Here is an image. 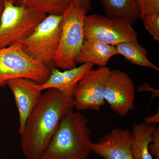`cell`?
Returning a JSON list of instances; mask_svg holds the SVG:
<instances>
[{"label": "cell", "mask_w": 159, "mask_h": 159, "mask_svg": "<svg viewBox=\"0 0 159 159\" xmlns=\"http://www.w3.org/2000/svg\"><path fill=\"white\" fill-rule=\"evenodd\" d=\"M74 108L73 100L56 89H48L42 94L21 135V148L26 159H42L61 119Z\"/></svg>", "instance_id": "obj_1"}, {"label": "cell", "mask_w": 159, "mask_h": 159, "mask_svg": "<svg viewBox=\"0 0 159 159\" xmlns=\"http://www.w3.org/2000/svg\"><path fill=\"white\" fill-rule=\"evenodd\" d=\"M68 110L60 121L42 159H88L93 142L89 119Z\"/></svg>", "instance_id": "obj_2"}, {"label": "cell", "mask_w": 159, "mask_h": 159, "mask_svg": "<svg viewBox=\"0 0 159 159\" xmlns=\"http://www.w3.org/2000/svg\"><path fill=\"white\" fill-rule=\"evenodd\" d=\"M87 13L73 1L62 15L60 38L54 57L55 67L65 70L76 66V59L84 39V22Z\"/></svg>", "instance_id": "obj_3"}, {"label": "cell", "mask_w": 159, "mask_h": 159, "mask_svg": "<svg viewBox=\"0 0 159 159\" xmlns=\"http://www.w3.org/2000/svg\"><path fill=\"white\" fill-rule=\"evenodd\" d=\"M51 70L25 52L20 43L0 48V88L10 80L25 78L39 84L45 82Z\"/></svg>", "instance_id": "obj_4"}, {"label": "cell", "mask_w": 159, "mask_h": 159, "mask_svg": "<svg viewBox=\"0 0 159 159\" xmlns=\"http://www.w3.org/2000/svg\"><path fill=\"white\" fill-rule=\"evenodd\" d=\"M47 16L25 6L5 2L0 18V48L21 43Z\"/></svg>", "instance_id": "obj_5"}, {"label": "cell", "mask_w": 159, "mask_h": 159, "mask_svg": "<svg viewBox=\"0 0 159 159\" xmlns=\"http://www.w3.org/2000/svg\"><path fill=\"white\" fill-rule=\"evenodd\" d=\"M62 15H48L20 43L24 51L49 69L55 67L54 57L59 44Z\"/></svg>", "instance_id": "obj_6"}, {"label": "cell", "mask_w": 159, "mask_h": 159, "mask_svg": "<svg viewBox=\"0 0 159 159\" xmlns=\"http://www.w3.org/2000/svg\"><path fill=\"white\" fill-rule=\"evenodd\" d=\"M84 39H93L116 46L137 40L138 34L130 23L97 14L86 15L84 22Z\"/></svg>", "instance_id": "obj_7"}, {"label": "cell", "mask_w": 159, "mask_h": 159, "mask_svg": "<svg viewBox=\"0 0 159 159\" xmlns=\"http://www.w3.org/2000/svg\"><path fill=\"white\" fill-rule=\"evenodd\" d=\"M110 70L107 66L92 69L78 83L73 98L74 107L77 111H99L104 105V87Z\"/></svg>", "instance_id": "obj_8"}, {"label": "cell", "mask_w": 159, "mask_h": 159, "mask_svg": "<svg viewBox=\"0 0 159 159\" xmlns=\"http://www.w3.org/2000/svg\"><path fill=\"white\" fill-rule=\"evenodd\" d=\"M135 89L128 74L118 70H111L106 81L104 97L111 109L124 118L135 107Z\"/></svg>", "instance_id": "obj_9"}, {"label": "cell", "mask_w": 159, "mask_h": 159, "mask_svg": "<svg viewBox=\"0 0 159 159\" xmlns=\"http://www.w3.org/2000/svg\"><path fill=\"white\" fill-rule=\"evenodd\" d=\"M39 84L25 78H15L8 80L6 85L12 92L19 116L18 132H24L27 119L37 104L43 93Z\"/></svg>", "instance_id": "obj_10"}, {"label": "cell", "mask_w": 159, "mask_h": 159, "mask_svg": "<svg viewBox=\"0 0 159 159\" xmlns=\"http://www.w3.org/2000/svg\"><path fill=\"white\" fill-rule=\"evenodd\" d=\"M131 131L116 128L93 142L92 152L104 159H133L131 150Z\"/></svg>", "instance_id": "obj_11"}, {"label": "cell", "mask_w": 159, "mask_h": 159, "mask_svg": "<svg viewBox=\"0 0 159 159\" xmlns=\"http://www.w3.org/2000/svg\"><path fill=\"white\" fill-rule=\"evenodd\" d=\"M93 65L86 63L73 68L60 71L57 68L51 70L45 82L39 84L40 90L55 89L68 99L73 100L74 90L78 83L93 69Z\"/></svg>", "instance_id": "obj_12"}, {"label": "cell", "mask_w": 159, "mask_h": 159, "mask_svg": "<svg viewBox=\"0 0 159 159\" xmlns=\"http://www.w3.org/2000/svg\"><path fill=\"white\" fill-rule=\"evenodd\" d=\"M117 54L116 46L96 40L84 39L76 61L81 64L89 63L101 67L106 66L111 57Z\"/></svg>", "instance_id": "obj_13"}, {"label": "cell", "mask_w": 159, "mask_h": 159, "mask_svg": "<svg viewBox=\"0 0 159 159\" xmlns=\"http://www.w3.org/2000/svg\"><path fill=\"white\" fill-rule=\"evenodd\" d=\"M107 16L126 21L131 24L140 18L137 0H99Z\"/></svg>", "instance_id": "obj_14"}, {"label": "cell", "mask_w": 159, "mask_h": 159, "mask_svg": "<svg viewBox=\"0 0 159 159\" xmlns=\"http://www.w3.org/2000/svg\"><path fill=\"white\" fill-rule=\"evenodd\" d=\"M157 126L144 122L133 125L131 150L133 159H153L149 153L148 145Z\"/></svg>", "instance_id": "obj_15"}, {"label": "cell", "mask_w": 159, "mask_h": 159, "mask_svg": "<svg viewBox=\"0 0 159 159\" xmlns=\"http://www.w3.org/2000/svg\"><path fill=\"white\" fill-rule=\"evenodd\" d=\"M116 47L118 54L122 55L131 63L159 71V68L148 59V51L138 39L120 43Z\"/></svg>", "instance_id": "obj_16"}, {"label": "cell", "mask_w": 159, "mask_h": 159, "mask_svg": "<svg viewBox=\"0 0 159 159\" xmlns=\"http://www.w3.org/2000/svg\"><path fill=\"white\" fill-rule=\"evenodd\" d=\"M73 0H18L16 5L45 14L61 16Z\"/></svg>", "instance_id": "obj_17"}, {"label": "cell", "mask_w": 159, "mask_h": 159, "mask_svg": "<svg viewBox=\"0 0 159 159\" xmlns=\"http://www.w3.org/2000/svg\"><path fill=\"white\" fill-rule=\"evenodd\" d=\"M145 29L153 39L159 42V14L151 15L142 20Z\"/></svg>", "instance_id": "obj_18"}, {"label": "cell", "mask_w": 159, "mask_h": 159, "mask_svg": "<svg viewBox=\"0 0 159 159\" xmlns=\"http://www.w3.org/2000/svg\"><path fill=\"white\" fill-rule=\"evenodd\" d=\"M140 10V18L159 14V0H137Z\"/></svg>", "instance_id": "obj_19"}, {"label": "cell", "mask_w": 159, "mask_h": 159, "mask_svg": "<svg viewBox=\"0 0 159 159\" xmlns=\"http://www.w3.org/2000/svg\"><path fill=\"white\" fill-rule=\"evenodd\" d=\"M149 153L152 158L159 159V127L156 126L152 137L151 141L148 145Z\"/></svg>", "instance_id": "obj_20"}, {"label": "cell", "mask_w": 159, "mask_h": 159, "mask_svg": "<svg viewBox=\"0 0 159 159\" xmlns=\"http://www.w3.org/2000/svg\"><path fill=\"white\" fill-rule=\"evenodd\" d=\"M138 91L139 92H148V91L151 92L152 94V99L158 97L159 96V90L152 88L147 82L144 83L143 84L139 86Z\"/></svg>", "instance_id": "obj_21"}, {"label": "cell", "mask_w": 159, "mask_h": 159, "mask_svg": "<svg viewBox=\"0 0 159 159\" xmlns=\"http://www.w3.org/2000/svg\"><path fill=\"white\" fill-rule=\"evenodd\" d=\"M73 2L77 6L84 10L87 12L91 9L92 0H73Z\"/></svg>", "instance_id": "obj_22"}, {"label": "cell", "mask_w": 159, "mask_h": 159, "mask_svg": "<svg viewBox=\"0 0 159 159\" xmlns=\"http://www.w3.org/2000/svg\"><path fill=\"white\" fill-rule=\"evenodd\" d=\"M144 122L151 125H157L159 122V110L158 109L157 112L153 115L144 119Z\"/></svg>", "instance_id": "obj_23"}, {"label": "cell", "mask_w": 159, "mask_h": 159, "mask_svg": "<svg viewBox=\"0 0 159 159\" xmlns=\"http://www.w3.org/2000/svg\"><path fill=\"white\" fill-rule=\"evenodd\" d=\"M5 6V2L3 0H0V18L2 15Z\"/></svg>", "instance_id": "obj_24"}, {"label": "cell", "mask_w": 159, "mask_h": 159, "mask_svg": "<svg viewBox=\"0 0 159 159\" xmlns=\"http://www.w3.org/2000/svg\"><path fill=\"white\" fill-rule=\"evenodd\" d=\"M5 2H9L16 5L18 0H3Z\"/></svg>", "instance_id": "obj_25"}]
</instances>
